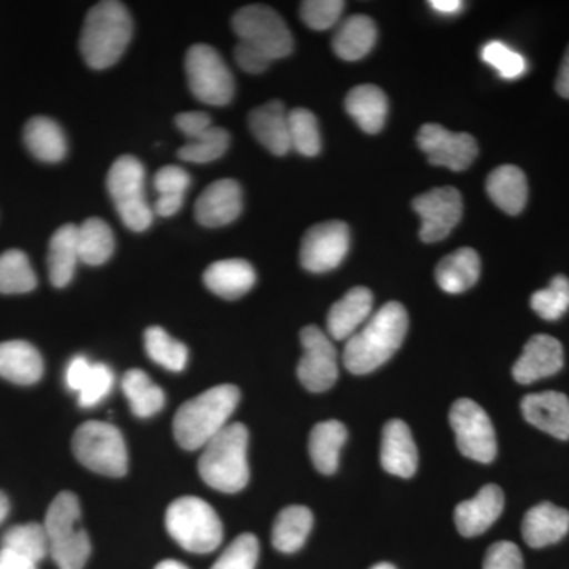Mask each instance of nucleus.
Here are the masks:
<instances>
[{"instance_id":"1","label":"nucleus","mask_w":569,"mask_h":569,"mask_svg":"<svg viewBox=\"0 0 569 569\" xmlns=\"http://www.w3.org/2000/svg\"><path fill=\"white\" fill-rule=\"evenodd\" d=\"M408 313L400 302H388L348 339L343 365L355 376H366L392 358L406 340Z\"/></svg>"},{"instance_id":"2","label":"nucleus","mask_w":569,"mask_h":569,"mask_svg":"<svg viewBox=\"0 0 569 569\" xmlns=\"http://www.w3.org/2000/svg\"><path fill=\"white\" fill-rule=\"evenodd\" d=\"M239 400L241 392L238 387L219 385L182 403L173 421L174 438L179 447L187 451L203 449L204 445L228 426Z\"/></svg>"},{"instance_id":"3","label":"nucleus","mask_w":569,"mask_h":569,"mask_svg":"<svg viewBox=\"0 0 569 569\" xmlns=\"http://www.w3.org/2000/svg\"><path fill=\"white\" fill-rule=\"evenodd\" d=\"M133 36V21L121 2L107 0L89 10L82 26L80 50L93 70L110 69L122 58Z\"/></svg>"},{"instance_id":"4","label":"nucleus","mask_w":569,"mask_h":569,"mask_svg":"<svg viewBox=\"0 0 569 569\" xmlns=\"http://www.w3.org/2000/svg\"><path fill=\"white\" fill-rule=\"evenodd\" d=\"M249 430L241 422L224 427L222 432L204 445L198 460V471L209 488L223 493L241 492L249 485L250 468L247 460Z\"/></svg>"},{"instance_id":"5","label":"nucleus","mask_w":569,"mask_h":569,"mask_svg":"<svg viewBox=\"0 0 569 569\" xmlns=\"http://www.w3.org/2000/svg\"><path fill=\"white\" fill-rule=\"evenodd\" d=\"M170 537L192 553H211L223 541V523L216 509L198 497L174 500L164 515Z\"/></svg>"},{"instance_id":"6","label":"nucleus","mask_w":569,"mask_h":569,"mask_svg":"<svg viewBox=\"0 0 569 569\" xmlns=\"http://www.w3.org/2000/svg\"><path fill=\"white\" fill-rule=\"evenodd\" d=\"M74 458L93 473L121 478L129 470V455L121 430L110 422L88 421L71 440Z\"/></svg>"},{"instance_id":"7","label":"nucleus","mask_w":569,"mask_h":569,"mask_svg":"<svg viewBox=\"0 0 569 569\" xmlns=\"http://www.w3.org/2000/svg\"><path fill=\"white\" fill-rule=\"evenodd\" d=\"M186 73L190 91L200 102L211 107H227L233 100V73L222 56L209 44L197 43L187 51Z\"/></svg>"},{"instance_id":"8","label":"nucleus","mask_w":569,"mask_h":569,"mask_svg":"<svg viewBox=\"0 0 569 569\" xmlns=\"http://www.w3.org/2000/svg\"><path fill=\"white\" fill-rule=\"evenodd\" d=\"M233 31L239 41L257 48L272 62L293 52V36L287 22L268 6H247L236 11Z\"/></svg>"},{"instance_id":"9","label":"nucleus","mask_w":569,"mask_h":569,"mask_svg":"<svg viewBox=\"0 0 569 569\" xmlns=\"http://www.w3.org/2000/svg\"><path fill=\"white\" fill-rule=\"evenodd\" d=\"M449 422L456 433V443L466 458L490 463L497 456V437L485 408L475 400L459 399L449 411Z\"/></svg>"},{"instance_id":"10","label":"nucleus","mask_w":569,"mask_h":569,"mask_svg":"<svg viewBox=\"0 0 569 569\" xmlns=\"http://www.w3.org/2000/svg\"><path fill=\"white\" fill-rule=\"evenodd\" d=\"M350 249V228L340 220L313 224L301 242L302 268L316 274L332 271L346 260Z\"/></svg>"},{"instance_id":"11","label":"nucleus","mask_w":569,"mask_h":569,"mask_svg":"<svg viewBox=\"0 0 569 569\" xmlns=\"http://www.w3.org/2000/svg\"><path fill=\"white\" fill-rule=\"evenodd\" d=\"M305 348L298 365V378L310 392H325L335 387L339 378L335 343L317 326H306L301 331Z\"/></svg>"},{"instance_id":"12","label":"nucleus","mask_w":569,"mask_h":569,"mask_svg":"<svg viewBox=\"0 0 569 569\" xmlns=\"http://www.w3.org/2000/svg\"><path fill=\"white\" fill-rule=\"evenodd\" d=\"M415 212L421 217L422 241L427 244L443 241L462 219V194L455 187H438L413 200Z\"/></svg>"},{"instance_id":"13","label":"nucleus","mask_w":569,"mask_h":569,"mask_svg":"<svg viewBox=\"0 0 569 569\" xmlns=\"http://www.w3.org/2000/svg\"><path fill=\"white\" fill-rule=\"evenodd\" d=\"M417 140L433 167L463 171L478 157V142L471 134L449 132L438 123L422 126Z\"/></svg>"},{"instance_id":"14","label":"nucleus","mask_w":569,"mask_h":569,"mask_svg":"<svg viewBox=\"0 0 569 569\" xmlns=\"http://www.w3.org/2000/svg\"><path fill=\"white\" fill-rule=\"evenodd\" d=\"M563 347L559 340L552 336L537 335L523 347L522 355L512 367V377L520 385H531L556 376L563 369Z\"/></svg>"},{"instance_id":"15","label":"nucleus","mask_w":569,"mask_h":569,"mask_svg":"<svg viewBox=\"0 0 569 569\" xmlns=\"http://www.w3.org/2000/svg\"><path fill=\"white\" fill-rule=\"evenodd\" d=\"M242 212V189L234 179L209 183L194 203L197 222L206 228L233 223Z\"/></svg>"},{"instance_id":"16","label":"nucleus","mask_w":569,"mask_h":569,"mask_svg":"<svg viewBox=\"0 0 569 569\" xmlns=\"http://www.w3.org/2000/svg\"><path fill=\"white\" fill-rule=\"evenodd\" d=\"M505 508V493L500 486L488 485L470 500L455 509V522L459 533L466 538L478 537L488 531L500 518Z\"/></svg>"},{"instance_id":"17","label":"nucleus","mask_w":569,"mask_h":569,"mask_svg":"<svg viewBox=\"0 0 569 569\" xmlns=\"http://www.w3.org/2000/svg\"><path fill=\"white\" fill-rule=\"evenodd\" d=\"M418 448L410 427L400 419H391L381 433L380 462L388 473L411 478L418 470Z\"/></svg>"},{"instance_id":"18","label":"nucleus","mask_w":569,"mask_h":569,"mask_svg":"<svg viewBox=\"0 0 569 569\" xmlns=\"http://www.w3.org/2000/svg\"><path fill=\"white\" fill-rule=\"evenodd\" d=\"M520 410L531 426L559 440H569V399L563 392L526 396L520 402Z\"/></svg>"},{"instance_id":"19","label":"nucleus","mask_w":569,"mask_h":569,"mask_svg":"<svg viewBox=\"0 0 569 569\" xmlns=\"http://www.w3.org/2000/svg\"><path fill=\"white\" fill-rule=\"evenodd\" d=\"M569 531L568 509L542 501L527 511L522 520V537L533 549L556 545L567 537Z\"/></svg>"},{"instance_id":"20","label":"nucleus","mask_w":569,"mask_h":569,"mask_svg":"<svg viewBox=\"0 0 569 569\" xmlns=\"http://www.w3.org/2000/svg\"><path fill=\"white\" fill-rule=\"evenodd\" d=\"M250 132L261 146L277 157L291 151L288 112L279 100L261 104L249 114Z\"/></svg>"},{"instance_id":"21","label":"nucleus","mask_w":569,"mask_h":569,"mask_svg":"<svg viewBox=\"0 0 569 569\" xmlns=\"http://www.w3.org/2000/svg\"><path fill=\"white\" fill-rule=\"evenodd\" d=\"M372 307L373 295L369 288H351L329 309L328 335L335 340L350 339L369 320Z\"/></svg>"},{"instance_id":"22","label":"nucleus","mask_w":569,"mask_h":569,"mask_svg":"<svg viewBox=\"0 0 569 569\" xmlns=\"http://www.w3.org/2000/svg\"><path fill=\"white\" fill-rule=\"evenodd\" d=\"M206 287L223 299H239L252 290L257 282V272L249 261L242 258L216 261L203 274Z\"/></svg>"},{"instance_id":"23","label":"nucleus","mask_w":569,"mask_h":569,"mask_svg":"<svg viewBox=\"0 0 569 569\" xmlns=\"http://www.w3.org/2000/svg\"><path fill=\"white\" fill-rule=\"evenodd\" d=\"M40 351L26 340L0 343V377L21 387H31L43 377Z\"/></svg>"},{"instance_id":"24","label":"nucleus","mask_w":569,"mask_h":569,"mask_svg":"<svg viewBox=\"0 0 569 569\" xmlns=\"http://www.w3.org/2000/svg\"><path fill=\"white\" fill-rule=\"evenodd\" d=\"M486 189L490 200L509 216H518L529 200V182L526 174L515 164H503L489 174Z\"/></svg>"},{"instance_id":"25","label":"nucleus","mask_w":569,"mask_h":569,"mask_svg":"<svg viewBox=\"0 0 569 569\" xmlns=\"http://www.w3.org/2000/svg\"><path fill=\"white\" fill-rule=\"evenodd\" d=\"M346 110L362 132L370 134L381 132L389 111L387 93L373 84L356 86L348 92Z\"/></svg>"},{"instance_id":"26","label":"nucleus","mask_w":569,"mask_h":569,"mask_svg":"<svg viewBox=\"0 0 569 569\" xmlns=\"http://www.w3.org/2000/svg\"><path fill=\"white\" fill-rule=\"evenodd\" d=\"M481 276V258L470 247L456 250L437 266L438 287L449 295H459L477 284Z\"/></svg>"},{"instance_id":"27","label":"nucleus","mask_w":569,"mask_h":569,"mask_svg":"<svg viewBox=\"0 0 569 569\" xmlns=\"http://www.w3.org/2000/svg\"><path fill=\"white\" fill-rule=\"evenodd\" d=\"M377 26L372 18L355 14L340 22L332 48L337 58L355 62L366 58L377 43Z\"/></svg>"},{"instance_id":"28","label":"nucleus","mask_w":569,"mask_h":569,"mask_svg":"<svg viewBox=\"0 0 569 569\" xmlns=\"http://www.w3.org/2000/svg\"><path fill=\"white\" fill-rule=\"evenodd\" d=\"M80 260L78 250V227L73 223L62 224L50 241L48 249V272L56 288H66L73 280Z\"/></svg>"},{"instance_id":"29","label":"nucleus","mask_w":569,"mask_h":569,"mask_svg":"<svg viewBox=\"0 0 569 569\" xmlns=\"http://www.w3.org/2000/svg\"><path fill=\"white\" fill-rule=\"evenodd\" d=\"M22 138H24L26 148L40 162L58 163L66 159V133L59 123L50 118L37 116V118L29 119Z\"/></svg>"},{"instance_id":"30","label":"nucleus","mask_w":569,"mask_h":569,"mask_svg":"<svg viewBox=\"0 0 569 569\" xmlns=\"http://www.w3.org/2000/svg\"><path fill=\"white\" fill-rule=\"evenodd\" d=\"M348 430L346 425L336 419L318 422L310 432L309 452L313 467L320 473L335 475L339 468V456L346 445Z\"/></svg>"},{"instance_id":"31","label":"nucleus","mask_w":569,"mask_h":569,"mask_svg":"<svg viewBox=\"0 0 569 569\" xmlns=\"http://www.w3.org/2000/svg\"><path fill=\"white\" fill-rule=\"evenodd\" d=\"M144 167L137 157L122 156L111 164L108 171L107 187L116 208L146 200Z\"/></svg>"},{"instance_id":"32","label":"nucleus","mask_w":569,"mask_h":569,"mask_svg":"<svg viewBox=\"0 0 569 569\" xmlns=\"http://www.w3.org/2000/svg\"><path fill=\"white\" fill-rule=\"evenodd\" d=\"M313 527V515L307 507L293 505L282 509L272 529V546L279 552L295 553L306 545Z\"/></svg>"},{"instance_id":"33","label":"nucleus","mask_w":569,"mask_h":569,"mask_svg":"<svg viewBox=\"0 0 569 569\" xmlns=\"http://www.w3.org/2000/svg\"><path fill=\"white\" fill-rule=\"evenodd\" d=\"M122 391L129 400L134 417L146 419L164 407V392L153 383L144 370L132 369L122 378Z\"/></svg>"},{"instance_id":"34","label":"nucleus","mask_w":569,"mask_h":569,"mask_svg":"<svg viewBox=\"0 0 569 569\" xmlns=\"http://www.w3.org/2000/svg\"><path fill=\"white\" fill-rule=\"evenodd\" d=\"M50 539V556L59 569H82L91 556V539L81 526L56 531Z\"/></svg>"},{"instance_id":"35","label":"nucleus","mask_w":569,"mask_h":569,"mask_svg":"<svg viewBox=\"0 0 569 569\" xmlns=\"http://www.w3.org/2000/svg\"><path fill=\"white\" fill-rule=\"evenodd\" d=\"M78 250L80 260L89 266L107 263L114 253V234L110 224L102 219L84 220L78 227Z\"/></svg>"},{"instance_id":"36","label":"nucleus","mask_w":569,"mask_h":569,"mask_svg":"<svg viewBox=\"0 0 569 569\" xmlns=\"http://www.w3.org/2000/svg\"><path fill=\"white\" fill-rule=\"evenodd\" d=\"M190 181H192L190 174L181 167L170 164V167L160 168L153 178V187L159 192L153 212L160 217H171L181 211Z\"/></svg>"},{"instance_id":"37","label":"nucleus","mask_w":569,"mask_h":569,"mask_svg":"<svg viewBox=\"0 0 569 569\" xmlns=\"http://www.w3.org/2000/svg\"><path fill=\"white\" fill-rule=\"evenodd\" d=\"M37 276L28 254L18 249L0 254V293L24 295L37 288Z\"/></svg>"},{"instance_id":"38","label":"nucleus","mask_w":569,"mask_h":569,"mask_svg":"<svg viewBox=\"0 0 569 569\" xmlns=\"http://www.w3.org/2000/svg\"><path fill=\"white\" fill-rule=\"evenodd\" d=\"M2 549L39 563L50 553V539L41 523H22L11 527L2 538Z\"/></svg>"},{"instance_id":"39","label":"nucleus","mask_w":569,"mask_h":569,"mask_svg":"<svg viewBox=\"0 0 569 569\" xmlns=\"http://www.w3.org/2000/svg\"><path fill=\"white\" fill-rule=\"evenodd\" d=\"M146 353L156 365L170 372H182L189 361V348L173 339L160 326H151L144 332Z\"/></svg>"},{"instance_id":"40","label":"nucleus","mask_w":569,"mask_h":569,"mask_svg":"<svg viewBox=\"0 0 569 569\" xmlns=\"http://www.w3.org/2000/svg\"><path fill=\"white\" fill-rule=\"evenodd\" d=\"M291 149L305 157H317L321 152V134L318 119L307 108H295L288 112Z\"/></svg>"},{"instance_id":"41","label":"nucleus","mask_w":569,"mask_h":569,"mask_svg":"<svg viewBox=\"0 0 569 569\" xmlns=\"http://www.w3.org/2000/svg\"><path fill=\"white\" fill-rule=\"evenodd\" d=\"M230 148V133L222 127L212 126L200 137L193 138L179 149V159L190 163H211L219 160Z\"/></svg>"},{"instance_id":"42","label":"nucleus","mask_w":569,"mask_h":569,"mask_svg":"<svg viewBox=\"0 0 569 569\" xmlns=\"http://www.w3.org/2000/svg\"><path fill=\"white\" fill-rule=\"evenodd\" d=\"M531 309L538 313L542 320H560L569 309V279L565 276H556L552 282L545 290H539L531 296Z\"/></svg>"},{"instance_id":"43","label":"nucleus","mask_w":569,"mask_h":569,"mask_svg":"<svg viewBox=\"0 0 569 569\" xmlns=\"http://www.w3.org/2000/svg\"><path fill=\"white\" fill-rule=\"evenodd\" d=\"M481 59L498 71L503 80H516L527 70V62L519 52L511 50L501 41H490L481 50Z\"/></svg>"},{"instance_id":"44","label":"nucleus","mask_w":569,"mask_h":569,"mask_svg":"<svg viewBox=\"0 0 569 569\" xmlns=\"http://www.w3.org/2000/svg\"><path fill=\"white\" fill-rule=\"evenodd\" d=\"M260 556V545L252 533L233 539L211 569H254Z\"/></svg>"},{"instance_id":"45","label":"nucleus","mask_w":569,"mask_h":569,"mask_svg":"<svg viewBox=\"0 0 569 569\" xmlns=\"http://www.w3.org/2000/svg\"><path fill=\"white\" fill-rule=\"evenodd\" d=\"M114 387V373L103 362H92L91 372L86 378L81 391L78 392V403L82 408H93L102 403Z\"/></svg>"},{"instance_id":"46","label":"nucleus","mask_w":569,"mask_h":569,"mask_svg":"<svg viewBox=\"0 0 569 569\" xmlns=\"http://www.w3.org/2000/svg\"><path fill=\"white\" fill-rule=\"evenodd\" d=\"M343 7L346 2L340 0H306L301 3V18L307 28L328 31L340 21Z\"/></svg>"},{"instance_id":"47","label":"nucleus","mask_w":569,"mask_h":569,"mask_svg":"<svg viewBox=\"0 0 569 569\" xmlns=\"http://www.w3.org/2000/svg\"><path fill=\"white\" fill-rule=\"evenodd\" d=\"M482 569H523L522 552L515 542L498 541L486 553Z\"/></svg>"},{"instance_id":"48","label":"nucleus","mask_w":569,"mask_h":569,"mask_svg":"<svg viewBox=\"0 0 569 569\" xmlns=\"http://www.w3.org/2000/svg\"><path fill=\"white\" fill-rule=\"evenodd\" d=\"M234 61L246 73L260 74L269 69L272 61L257 48L250 47L244 41H239L234 48Z\"/></svg>"},{"instance_id":"49","label":"nucleus","mask_w":569,"mask_h":569,"mask_svg":"<svg viewBox=\"0 0 569 569\" xmlns=\"http://www.w3.org/2000/svg\"><path fill=\"white\" fill-rule=\"evenodd\" d=\"M174 121L176 127H178L189 140L200 137L201 133H204L206 130L212 127L211 116L203 111L181 112V114L176 116Z\"/></svg>"},{"instance_id":"50","label":"nucleus","mask_w":569,"mask_h":569,"mask_svg":"<svg viewBox=\"0 0 569 569\" xmlns=\"http://www.w3.org/2000/svg\"><path fill=\"white\" fill-rule=\"evenodd\" d=\"M92 362L86 356H74L66 370V385L70 391L80 392L86 378L91 372Z\"/></svg>"},{"instance_id":"51","label":"nucleus","mask_w":569,"mask_h":569,"mask_svg":"<svg viewBox=\"0 0 569 569\" xmlns=\"http://www.w3.org/2000/svg\"><path fill=\"white\" fill-rule=\"evenodd\" d=\"M0 569H37V563L10 550L0 549Z\"/></svg>"},{"instance_id":"52","label":"nucleus","mask_w":569,"mask_h":569,"mask_svg":"<svg viewBox=\"0 0 569 569\" xmlns=\"http://www.w3.org/2000/svg\"><path fill=\"white\" fill-rule=\"evenodd\" d=\"M556 89L563 99H569V47L567 52H565L563 61H561L559 77H557L556 81Z\"/></svg>"},{"instance_id":"53","label":"nucleus","mask_w":569,"mask_h":569,"mask_svg":"<svg viewBox=\"0 0 569 569\" xmlns=\"http://www.w3.org/2000/svg\"><path fill=\"white\" fill-rule=\"evenodd\" d=\"M429 6L441 14H456L463 9V3L460 0H432Z\"/></svg>"},{"instance_id":"54","label":"nucleus","mask_w":569,"mask_h":569,"mask_svg":"<svg viewBox=\"0 0 569 569\" xmlns=\"http://www.w3.org/2000/svg\"><path fill=\"white\" fill-rule=\"evenodd\" d=\"M10 511V501L9 497L0 490V523L6 520L7 516H9Z\"/></svg>"},{"instance_id":"55","label":"nucleus","mask_w":569,"mask_h":569,"mask_svg":"<svg viewBox=\"0 0 569 569\" xmlns=\"http://www.w3.org/2000/svg\"><path fill=\"white\" fill-rule=\"evenodd\" d=\"M156 569H189L181 561L164 560L157 565Z\"/></svg>"},{"instance_id":"56","label":"nucleus","mask_w":569,"mask_h":569,"mask_svg":"<svg viewBox=\"0 0 569 569\" xmlns=\"http://www.w3.org/2000/svg\"><path fill=\"white\" fill-rule=\"evenodd\" d=\"M370 569H396L395 565L391 563H377L376 567Z\"/></svg>"}]
</instances>
